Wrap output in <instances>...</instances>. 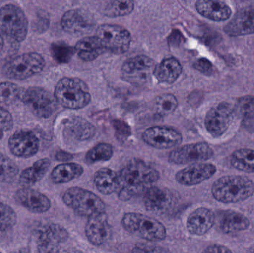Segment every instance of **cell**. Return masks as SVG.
<instances>
[{
	"mask_svg": "<svg viewBox=\"0 0 254 253\" xmlns=\"http://www.w3.org/2000/svg\"><path fill=\"white\" fill-rule=\"evenodd\" d=\"M235 109L241 116L243 127L248 131L254 132V97L245 96L240 98Z\"/></svg>",
	"mask_w": 254,
	"mask_h": 253,
	"instance_id": "cell-31",
	"label": "cell"
},
{
	"mask_svg": "<svg viewBox=\"0 0 254 253\" xmlns=\"http://www.w3.org/2000/svg\"><path fill=\"white\" fill-rule=\"evenodd\" d=\"M203 252L208 253H233V251L230 250L229 248H227V247L223 246V245H212L207 247Z\"/></svg>",
	"mask_w": 254,
	"mask_h": 253,
	"instance_id": "cell-43",
	"label": "cell"
},
{
	"mask_svg": "<svg viewBox=\"0 0 254 253\" xmlns=\"http://www.w3.org/2000/svg\"><path fill=\"white\" fill-rule=\"evenodd\" d=\"M85 233L88 241L95 246L105 245L110 240L113 230L106 212L94 214L88 218Z\"/></svg>",
	"mask_w": 254,
	"mask_h": 253,
	"instance_id": "cell-14",
	"label": "cell"
},
{
	"mask_svg": "<svg viewBox=\"0 0 254 253\" xmlns=\"http://www.w3.org/2000/svg\"><path fill=\"white\" fill-rule=\"evenodd\" d=\"M250 220L240 212L234 210L223 211L219 218L220 230L226 234L240 233L250 227Z\"/></svg>",
	"mask_w": 254,
	"mask_h": 253,
	"instance_id": "cell-24",
	"label": "cell"
},
{
	"mask_svg": "<svg viewBox=\"0 0 254 253\" xmlns=\"http://www.w3.org/2000/svg\"><path fill=\"white\" fill-rule=\"evenodd\" d=\"M13 127L11 114L4 108L0 106V132H7Z\"/></svg>",
	"mask_w": 254,
	"mask_h": 253,
	"instance_id": "cell-40",
	"label": "cell"
},
{
	"mask_svg": "<svg viewBox=\"0 0 254 253\" xmlns=\"http://www.w3.org/2000/svg\"><path fill=\"white\" fill-rule=\"evenodd\" d=\"M142 139L147 145L157 150H168L182 144V134L171 127L153 126L145 130Z\"/></svg>",
	"mask_w": 254,
	"mask_h": 253,
	"instance_id": "cell-13",
	"label": "cell"
},
{
	"mask_svg": "<svg viewBox=\"0 0 254 253\" xmlns=\"http://www.w3.org/2000/svg\"><path fill=\"white\" fill-rule=\"evenodd\" d=\"M225 31L232 37L248 35L254 33V9L240 10L225 27Z\"/></svg>",
	"mask_w": 254,
	"mask_h": 253,
	"instance_id": "cell-22",
	"label": "cell"
},
{
	"mask_svg": "<svg viewBox=\"0 0 254 253\" xmlns=\"http://www.w3.org/2000/svg\"><path fill=\"white\" fill-rule=\"evenodd\" d=\"M65 132L74 140L84 141L95 136L96 128L86 119L77 116L71 117L65 123Z\"/></svg>",
	"mask_w": 254,
	"mask_h": 253,
	"instance_id": "cell-25",
	"label": "cell"
},
{
	"mask_svg": "<svg viewBox=\"0 0 254 253\" xmlns=\"http://www.w3.org/2000/svg\"><path fill=\"white\" fill-rule=\"evenodd\" d=\"M215 218L211 209L206 207L198 208L188 217L187 221L188 231L193 236H204L213 227Z\"/></svg>",
	"mask_w": 254,
	"mask_h": 253,
	"instance_id": "cell-21",
	"label": "cell"
},
{
	"mask_svg": "<svg viewBox=\"0 0 254 253\" xmlns=\"http://www.w3.org/2000/svg\"><path fill=\"white\" fill-rule=\"evenodd\" d=\"M133 9V0H106L104 11L110 17H119L129 14Z\"/></svg>",
	"mask_w": 254,
	"mask_h": 253,
	"instance_id": "cell-33",
	"label": "cell"
},
{
	"mask_svg": "<svg viewBox=\"0 0 254 253\" xmlns=\"http://www.w3.org/2000/svg\"><path fill=\"white\" fill-rule=\"evenodd\" d=\"M231 163L238 170L254 173V150L247 148L236 150L231 155Z\"/></svg>",
	"mask_w": 254,
	"mask_h": 253,
	"instance_id": "cell-32",
	"label": "cell"
},
{
	"mask_svg": "<svg viewBox=\"0 0 254 253\" xmlns=\"http://www.w3.org/2000/svg\"><path fill=\"white\" fill-rule=\"evenodd\" d=\"M46 61L40 53L30 52L19 55L4 64L2 72L7 78L23 80L44 69Z\"/></svg>",
	"mask_w": 254,
	"mask_h": 253,
	"instance_id": "cell-7",
	"label": "cell"
},
{
	"mask_svg": "<svg viewBox=\"0 0 254 253\" xmlns=\"http://www.w3.org/2000/svg\"><path fill=\"white\" fill-rule=\"evenodd\" d=\"M16 222L14 210L8 205L0 202V231L11 228Z\"/></svg>",
	"mask_w": 254,
	"mask_h": 253,
	"instance_id": "cell-39",
	"label": "cell"
},
{
	"mask_svg": "<svg viewBox=\"0 0 254 253\" xmlns=\"http://www.w3.org/2000/svg\"><path fill=\"white\" fill-rule=\"evenodd\" d=\"M213 154V150L207 143H194L173 150L168 160L173 164H194L209 160Z\"/></svg>",
	"mask_w": 254,
	"mask_h": 253,
	"instance_id": "cell-12",
	"label": "cell"
},
{
	"mask_svg": "<svg viewBox=\"0 0 254 253\" xmlns=\"http://www.w3.org/2000/svg\"><path fill=\"white\" fill-rule=\"evenodd\" d=\"M96 37L106 51L114 53H125L131 44V34L126 28L117 25H101L97 30Z\"/></svg>",
	"mask_w": 254,
	"mask_h": 253,
	"instance_id": "cell-9",
	"label": "cell"
},
{
	"mask_svg": "<svg viewBox=\"0 0 254 253\" xmlns=\"http://www.w3.org/2000/svg\"><path fill=\"white\" fill-rule=\"evenodd\" d=\"M195 7L201 16L217 22L226 20L232 13L228 4L216 0H197Z\"/></svg>",
	"mask_w": 254,
	"mask_h": 253,
	"instance_id": "cell-23",
	"label": "cell"
},
{
	"mask_svg": "<svg viewBox=\"0 0 254 253\" xmlns=\"http://www.w3.org/2000/svg\"><path fill=\"white\" fill-rule=\"evenodd\" d=\"M15 197L22 206L36 213H43L51 208V202L47 196L28 187L18 190Z\"/></svg>",
	"mask_w": 254,
	"mask_h": 253,
	"instance_id": "cell-20",
	"label": "cell"
},
{
	"mask_svg": "<svg viewBox=\"0 0 254 253\" xmlns=\"http://www.w3.org/2000/svg\"><path fill=\"white\" fill-rule=\"evenodd\" d=\"M122 225L128 233L149 242H160L167 237V230L162 223L143 214H125Z\"/></svg>",
	"mask_w": 254,
	"mask_h": 253,
	"instance_id": "cell-4",
	"label": "cell"
},
{
	"mask_svg": "<svg viewBox=\"0 0 254 253\" xmlns=\"http://www.w3.org/2000/svg\"><path fill=\"white\" fill-rule=\"evenodd\" d=\"M23 89L15 83L3 82L0 83V106H7L21 99Z\"/></svg>",
	"mask_w": 254,
	"mask_h": 253,
	"instance_id": "cell-34",
	"label": "cell"
},
{
	"mask_svg": "<svg viewBox=\"0 0 254 253\" xmlns=\"http://www.w3.org/2000/svg\"><path fill=\"white\" fill-rule=\"evenodd\" d=\"M217 169L212 163H197L177 172L176 179L184 186H195L211 178Z\"/></svg>",
	"mask_w": 254,
	"mask_h": 253,
	"instance_id": "cell-16",
	"label": "cell"
},
{
	"mask_svg": "<svg viewBox=\"0 0 254 253\" xmlns=\"http://www.w3.org/2000/svg\"><path fill=\"white\" fill-rule=\"evenodd\" d=\"M72 154L64 151H59L57 152L56 158L59 161L66 162L72 159Z\"/></svg>",
	"mask_w": 254,
	"mask_h": 253,
	"instance_id": "cell-44",
	"label": "cell"
},
{
	"mask_svg": "<svg viewBox=\"0 0 254 253\" xmlns=\"http://www.w3.org/2000/svg\"><path fill=\"white\" fill-rule=\"evenodd\" d=\"M0 1H4V0H0Z\"/></svg>",
	"mask_w": 254,
	"mask_h": 253,
	"instance_id": "cell-47",
	"label": "cell"
},
{
	"mask_svg": "<svg viewBox=\"0 0 254 253\" xmlns=\"http://www.w3.org/2000/svg\"><path fill=\"white\" fill-rule=\"evenodd\" d=\"M52 56L60 63H66L71 60L75 49L63 43H53L51 46Z\"/></svg>",
	"mask_w": 254,
	"mask_h": 253,
	"instance_id": "cell-38",
	"label": "cell"
},
{
	"mask_svg": "<svg viewBox=\"0 0 254 253\" xmlns=\"http://www.w3.org/2000/svg\"><path fill=\"white\" fill-rule=\"evenodd\" d=\"M51 166L49 159L43 158L37 160L32 166L25 169L19 177V183L25 187L34 185L43 179Z\"/></svg>",
	"mask_w": 254,
	"mask_h": 253,
	"instance_id": "cell-29",
	"label": "cell"
},
{
	"mask_svg": "<svg viewBox=\"0 0 254 253\" xmlns=\"http://www.w3.org/2000/svg\"><path fill=\"white\" fill-rule=\"evenodd\" d=\"M94 183L100 193L104 195H111L119 190V175L113 169L102 168L95 172Z\"/></svg>",
	"mask_w": 254,
	"mask_h": 253,
	"instance_id": "cell-28",
	"label": "cell"
},
{
	"mask_svg": "<svg viewBox=\"0 0 254 253\" xmlns=\"http://www.w3.org/2000/svg\"><path fill=\"white\" fill-rule=\"evenodd\" d=\"M20 100L33 114L41 118L51 117L58 108L55 95L43 88L23 89Z\"/></svg>",
	"mask_w": 254,
	"mask_h": 253,
	"instance_id": "cell-8",
	"label": "cell"
},
{
	"mask_svg": "<svg viewBox=\"0 0 254 253\" xmlns=\"http://www.w3.org/2000/svg\"><path fill=\"white\" fill-rule=\"evenodd\" d=\"M68 237V232L62 226L57 224L46 226L39 237V252H59L61 244L66 242Z\"/></svg>",
	"mask_w": 254,
	"mask_h": 253,
	"instance_id": "cell-17",
	"label": "cell"
},
{
	"mask_svg": "<svg viewBox=\"0 0 254 253\" xmlns=\"http://www.w3.org/2000/svg\"><path fill=\"white\" fill-rule=\"evenodd\" d=\"M182 73V66L180 62L170 57L163 60L155 65L153 75L160 83L172 84L178 80Z\"/></svg>",
	"mask_w": 254,
	"mask_h": 253,
	"instance_id": "cell-26",
	"label": "cell"
},
{
	"mask_svg": "<svg viewBox=\"0 0 254 253\" xmlns=\"http://www.w3.org/2000/svg\"><path fill=\"white\" fill-rule=\"evenodd\" d=\"M63 202L76 214L88 217L106 212V204L99 196L80 187L68 189L63 196Z\"/></svg>",
	"mask_w": 254,
	"mask_h": 253,
	"instance_id": "cell-5",
	"label": "cell"
},
{
	"mask_svg": "<svg viewBox=\"0 0 254 253\" xmlns=\"http://www.w3.org/2000/svg\"><path fill=\"white\" fill-rule=\"evenodd\" d=\"M18 172L19 168L14 162L0 153V181L12 182L16 179Z\"/></svg>",
	"mask_w": 254,
	"mask_h": 253,
	"instance_id": "cell-37",
	"label": "cell"
},
{
	"mask_svg": "<svg viewBox=\"0 0 254 253\" xmlns=\"http://www.w3.org/2000/svg\"><path fill=\"white\" fill-rule=\"evenodd\" d=\"M113 155L114 149L113 146L107 143H101L88 152L85 160L89 164H93L97 162L110 160Z\"/></svg>",
	"mask_w": 254,
	"mask_h": 253,
	"instance_id": "cell-35",
	"label": "cell"
},
{
	"mask_svg": "<svg viewBox=\"0 0 254 253\" xmlns=\"http://www.w3.org/2000/svg\"><path fill=\"white\" fill-rule=\"evenodd\" d=\"M55 96L58 103L68 109H81L91 101L87 84L78 78L61 79L55 87Z\"/></svg>",
	"mask_w": 254,
	"mask_h": 253,
	"instance_id": "cell-3",
	"label": "cell"
},
{
	"mask_svg": "<svg viewBox=\"0 0 254 253\" xmlns=\"http://www.w3.org/2000/svg\"><path fill=\"white\" fill-rule=\"evenodd\" d=\"M63 29L69 34H84L89 33L94 26L92 17L81 10H70L63 15L61 19Z\"/></svg>",
	"mask_w": 254,
	"mask_h": 253,
	"instance_id": "cell-19",
	"label": "cell"
},
{
	"mask_svg": "<svg viewBox=\"0 0 254 253\" xmlns=\"http://www.w3.org/2000/svg\"><path fill=\"white\" fill-rule=\"evenodd\" d=\"M119 199L128 201L140 193H144L151 184L160 178L156 169L142 161L131 162L119 175Z\"/></svg>",
	"mask_w": 254,
	"mask_h": 253,
	"instance_id": "cell-1",
	"label": "cell"
},
{
	"mask_svg": "<svg viewBox=\"0 0 254 253\" xmlns=\"http://www.w3.org/2000/svg\"><path fill=\"white\" fill-rule=\"evenodd\" d=\"M211 192L213 198L221 203H239L253 196L254 182L246 177L228 175L216 180Z\"/></svg>",
	"mask_w": 254,
	"mask_h": 253,
	"instance_id": "cell-2",
	"label": "cell"
},
{
	"mask_svg": "<svg viewBox=\"0 0 254 253\" xmlns=\"http://www.w3.org/2000/svg\"><path fill=\"white\" fill-rule=\"evenodd\" d=\"M235 112V107L226 102H220L210 108L204 120L207 132L215 138L222 136L231 126Z\"/></svg>",
	"mask_w": 254,
	"mask_h": 253,
	"instance_id": "cell-11",
	"label": "cell"
},
{
	"mask_svg": "<svg viewBox=\"0 0 254 253\" xmlns=\"http://www.w3.org/2000/svg\"><path fill=\"white\" fill-rule=\"evenodd\" d=\"M194 68L206 75H210L213 73V65H212L211 62L208 59H204V58L198 59L194 63Z\"/></svg>",
	"mask_w": 254,
	"mask_h": 253,
	"instance_id": "cell-42",
	"label": "cell"
},
{
	"mask_svg": "<svg viewBox=\"0 0 254 253\" xmlns=\"http://www.w3.org/2000/svg\"><path fill=\"white\" fill-rule=\"evenodd\" d=\"M83 173V168L78 163H65L54 169L51 178L55 184H65L80 178Z\"/></svg>",
	"mask_w": 254,
	"mask_h": 253,
	"instance_id": "cell-30",
	"label": "cell"
},
{
	"mask_svg": "<svg viewBox=\"0 0 254 253\" xmlns=\"http://www.w3.org/2000/svg\"><path fill=\"white\" fill-rule=\"evenodd\" d=\"M8 146L13 155L19 157H30L37 154L40 144L38 138L32 132L19 131L10 137Z\"/></svg>",
	"mask_w": 254,
	"mask_h": 253,
	"instance_id": "cell-15",
	"label": "cell"
},
{
	"mask_svg": "<svg viewBox=\"0 0 254 253\" xmlns=\"http://www.w3.org/2000/svg\"><path fill=\"white\" fill-rule=\"evenodd\" d=\"M2 34L0 32V52L1 51V50L3 49V47H4V39H3Z\"/></svg>",
	"mask_w": 254,
	"mask_h": 253,
	"instance_id": "cell-46",
	"label": "cell"
},
{
	"mask_svg": "<svg viewBox=\"0 0 254 253\" xmlns=\"http://www.w3.org/2000/svg\"><path fill=\"white\" fill-rule=\"evenodd\" d=\"M155 62L148 56H137L127 59L122 68V78L132 85L145 84L150 80Z\"/></svg>",
	"mask_w": 254,
	"mask_h": 253,
	"instance_id": "cell-10",
	"label": "cell"
},
{
	"mask_svg": "<svg viewBox=\"0 0 254 253\" xmlns=\"http://www.w3.org/2000/svg\"><path fill=\"white\" fill-rule=\"evenodd\" d=\"M132 253H166L168 252L167 250L164 249L161 247L154 246V245H144L138 244L134 247Z\"/></svg>",
	"mask_w": 254,
	"mask_h": 253,
	"instance_id": "cell-41",
	"label": "cell"
},
{
	"mask_svg": "<svg viewBox=\"0 0 254 253\" xmlns=\"http://www.w3.org/2000/svg\"><path fill=\"white\" fill-rule=\"evenodd\" d=\"M143 193L145 207L151 212L155 213L166 212L174 204V196L167 189L149 187Z\"/></svg>",
	"mask_w": 254,
	"mask_h": 253,
	"instance_id": "cell-18",
	"label": "cell"
},
{
	"mask_svg": "<svg viewBox=\"0 0 254 253\" xmlns=\"http://www.w3.org/2000/svg\"><path fill=\"white\" fill-rule=\"evenodd\" d=\"M124 124H125V123H124V122L115 121L114 126L115 128H116V129H117V130H119V128H121V126H124ZM122 129H122H122H120V131H119V132H120V133L125 134V135H127V130H128V126H125V128L122 127Z\"/></svg>",
	"mask_w": 254,
	"mask_h": 253,
	"instance_id": "cell-45",
	"label": "cell"
},
{
	"mask_svg": "<svg viewBox=\"0 0 254 253\" xmlns=\"http://www.w3.org/2000/svg\"><path fill=\"white\" fill-rule=\"evenodd\" d=\"M28 29L26 16L20 7L7 4L0 8V32L7 40L21 43L26 38Z\"/></svg>",
	"mask_w": 254,
	"mask_h": 253,
	"instance_id": "cell-6",
	"label": "cell"
},
{
	"mask_svg": "<svg viewBox=\"0 0 254 253\" xmlns=\"http://www.w3.org/2000/svg\"><path fill=\"white\" fill-rule=\"evenodd\" d=\"M75 51L84 61H92L106 51L99 39L95 37H85L76 44Z\"/></svg>",
	"mask_w": 254,
	"mask_h": 253,
	"instance_id": "cell-27",
	"label": "cell"
},
{
	"mask_svg": "<svg viewBox=\"0 0 254 253\" xmlns=\"http://www.w3.org/2000/svg\"><path fill=\"white\" fill-rule=\"evenodd\" d=\"M179 102L172 94H164L155 99L154 110L158 115L166 117L173 114L177 109Z\"/></svg>",
	"mask_w": 254,
	"mask_h": 253,
	"instance_id": "cell-36",
	"label": "cell"
}]
</instances>
